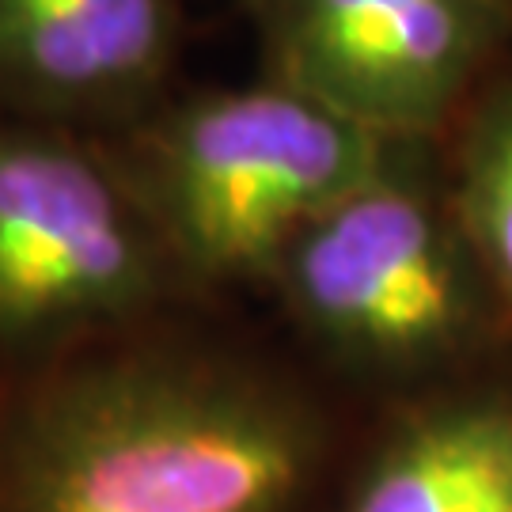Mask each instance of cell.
Here are the masks:
<instances>
[{
  "label": "cell",
  "mask_w": 512,
  "mask_h": 512,
  "mask_svg": "<svg viewBox=\"0 0 512 512\" xmlns=\"http://www.w3.org/2000/svg\"><path fill=\"white\" fill-rule=\"evenodd\" d=\"M384 141L281 84L167 110L118 160L198 300L274 281L296 236L395 171Z\"/></svg>",
  "instance_id": "obj_2"
},
{
  "label": "cell",
  "mask_w": 512,
  "mask_h": 512,
  "mask_svg": "<svg viewBox=\"0 0 512 512\" xmlns=\"http://www.w3.org/2000/svg\"><path fill=\"white\" fill-rule=\"evenodd\" d=\"M274 84L384 141L433 129L494 38V0H270Z\"/></svg>",
  "instance_id": "obj_5"
},
{
  "label": "cell",
  "mask_w": 512,
  "mask_h": 512,
  "mask_svg": "<svg viewBox=\"0 0 512 512\" xmlns=\"http://www.w3.org/2000/svg\"><path fill=\"white\" fill-rule=\"evenodd\" d=\"M175 46L167 0H0V107L99 118L141 107Z\"/></svg>",
  "instance_id": "obj_6"
},
{
  "label": "cell",
  "mask_w": 512,
  "mask_h": 512,
  "mask_svg": "<svg viewBox=\"0 0 512 512\" xmlns=\"http://www.w3.org/2000/svg\"><path fill=\"white\" fill-rule=\"evenodd\" d=\"M198 304L118 160L0 118V368Z\"/></svg>",
  "instance_id": "obj_3"
},
{
  "label": "cell",
  "mask_w": 512,
  "mask_h": 512,
  "mask_svg": "<svg viewBox=\"0 0 512 512\" xmlns=\"http://www.w3.org/2000/svg\"><path fill=\"white\" fill-rule=\"evenodd\" d=\"M342 512H512V399L418 406L357 471Z\"/></svg>",
  "instance_id": "obj_7"
},
{
  "label": "cell",
  "mask_w": 512,
  "mask_h": 512,
  "mask_svg": "<svg viewBox=\"0 0 512 512\" xmlns=\"http://www.w3.org/2000/svg\"><path fill=\"white\" fill-rule=\"evenodd\" d=\"M478 258L459 220L399 171L296 236L274 281L315 346L365 376H421L478 323Z\"/></svg>",
  "instance_id": "obj_4"
},
{
  "label": "cell",
  "mask_w": 512,
  "mask_h": 512,
  "mask_svg": "<svg viewBox=\"0 0 512 512\" xmlns=\"http://www.w3.org/2000/svg\"><path fill=\"white\" fill-rule=\"evenodd\" d=\"M308 395L209 304L0 368V512H304Z\"/></svg>",
  "instance_id": "obj_1"
},
{
  "label": "cell",
  "mask_w": 512,
  "mask_h": 512,
  "mask_svg": "<svg viewBox=\"0 0 512 512\" xmlns=\"http://www.w3.org/2000/svg\"><path fill=\"white\" fill-rule=\"evenodd\" d=\"M459 228L478 266L512 296V92L478 114L463 145Z\"/></svg>",
  "instance_id": "obj_8"
}]
</instances>
